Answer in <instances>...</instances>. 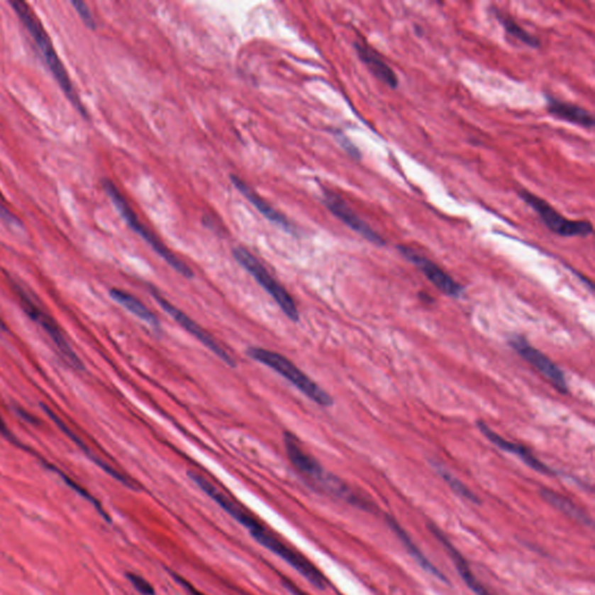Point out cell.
I'll return each mask as SVG.
<instances>
[{
  "label": "cell",
  "instance_id": "cell-1",
  "mask_svg": "<svg viewBox=\"0 0 595 595\" xmlns=\"http://www.w3.org/2000/svg\"><path fill=\"white\" fill-rule=\"evenodd\" d=\"M10 5L19 18L20 21L23 23V26L26 27L29 34L32 36V39L35 42V45H38V48L41 52L42 57L45 60V65L55 78L62 91L65 92L67 98L70 100V103L74 105V109L81 113L82 116L87 118V111L84 109L81 99L78 98L77 94H76L72 82L69 77L68 71L65 70V65L56 54L52 42L49 39L45 27L42 26L40 20L36 18L35 14L33 13L30 7L26 3L12 0V1H10Z\"/></svg>",
  "mask_w": 595,
  "mask_h": 595
},
{
  "label": "cell",
  "instance_id": "cell-2",
  "mask_svg": "<svg viewBox=\"0 0 595 595\" xmlns=\"http://www.w3.org/2000/svg\"><path fill=\"white\" fill-rule=\"evenodd\" d=\"M101 185H103L105 194L110 198L116 211L120 213V216L125 220L129 228L132 229L133 232H135L140 238H143L145 243L182 277L187 278V279L194 278V274L192 269L167 248V245L145 223L140 221L136 213L133 211L128 201L125 199V196L120 192L116 184L111 180L104 179Z\"/></svg>",
  "mask_w": 595,
  "mask_h": 595
},
{
  "label": "cell",
  "instance_id": "cell-3",
  "mask_svg": "<svg viewBox=\"0 0 595 595\" xmlns=\"http://www.w3.org/2000/svg\"><path fill=\"white\" fill-rule=\"evenodd\" d=\"M245 354L255 362L270 367L271 370L277 372L299 392L303 393L304 396H307L313 402H316V405L321 407H330L334 404L332 396L326 392L322 387H318L314 380L311 379L304 371L300 370L299 367L291 362L287 356L260 347H248Z\"/></svg>",
  "mask_w": 595,
  "mask_h": 595
},
{
  "label": "cell",
  "instance_id": "cell-4",
  "mask_svg": "<svg viewBox=\"0 0 595 595\" xmlns=\"http://www.w3.org/2000/svg\"><path fill=\"white\" fill-rule=\"evenodd\" d=\"M233 256L235 261L245 269L251 277L257 282L258 285L263 289L269 296L277 304L280 311L292 322L299 321L300 314L298 306L293 299L290 292L269 272L250 251L242 247L233 249Z\"/></svg>",
  "mask_w": 595,
  "mask_h": 595
},
{
  "label": "cell",
  "instance_id": "cell-5",
  "mask_svg": "<svg viewBox=\"0 0 595 595\" xmlns=\"http://www.w3.org/2000/svg\"><path fill=\"white\" fill-rule=\"evenodd\" d=\"M249 533L257 543L262 547L271 551L272 554L279 557L280 560L287 562L291 567L300 573L307 582H311L318 589H327V580L316 567L311 563L305 556L294 550L290 545L284 543L277 536H274L270 530L262 525L261 522L256 521L248 528Z\"/></svg>",
  "mask_w": 595,
  "mask_h": 595
},
{
  "label": "cell",
  "instance_id": "cell-6",
  "mask_svg": "<svg viewBox=\"0 0 595 595\" xmlns=\"http://www.w3.org/2000/svg\"><path fill=\"white\" fill-rule=\"evenodd\" d=\"M11 287L18 296L20 301V306L23 307V311L26 313L29 318H32L33 321L38 323L52 340V343L57 347L58 352L62 357L67 360V363L70 364L71 367L76 369V370H83L84 365L82 360L78 358L77 355L71 349L68 341L65 340V336L62 334L61 328L58 327L55 320L49 316L48 313L45 312V309L42 308L39 304H36L34 300L30 298L26 290H23V287H20L19 284L10 279Z\"/></svg>",
  "mask_w": 595,
  "mask_h": 595
},
{
  "label": "cell",
  "instance_id": "cell-7",
  "mask_svg": "<svg viewBox=\"0 0 595 595\" xmlns=\"http://www.w3.org/2000/svg\"><path fill=\"white\" fill-rule=\"evenodd\" d=\"M149 293L152 296V299L157 303V305L167 313V316L174 318V321L177 322L182 328L185 329L189 334L196 338L204 347H206L223 363L227 364L228 367H233V369L236 367L238 362H236L234 356L213 335L209 334L206 329H204L201 326L198 325L194 321V318L187 316V313L177 308L174 304H171L165 296H162L161 292L157 289H155L154 287H149Z\"/></svg>",
  "mask_w": 595,
  "mask_h": 595
},
{
  "label": "cell",
  "instance_id": "cell-8",
  "mask_svg": "<svg viewBox=\"0 0 595 595\" xmlns=\"http://www.w3.org/2000/svg\"><path fill=\"white\" fill-rule=\"evenodd\" d=\"M518 194L528 206L531 207L535 212L538 213V218L544 225L547 226V228L557 235L563 236V238H573V236L586 238L592 234L593 227L591 222L584 221V220L577 221V220L564 218L560 213L557 212L556 209L551 206L550 204H547L545 200L530 191L518 190Z\"/></svg>",
  "mask_w": 595,
  "mask_h": 595
},
{
  "label": "cell",
  "instance_id": "cell-9",
  "mask_svg": "<svg viewBox=\"0 0 595 595\" xmlns=\"http://www.w3.org/2000/svg\"><path fill=\"white\" fill-rule=\"evenodd\" d=\"M322 203L329 212L333 213V216L341 220L351 230L357 233L358 235L378 247L385 245V240L378 233L374 232L367 222L360 219L338 194L327 189H322Z\"/></svg>",
  "mask_w": 595,
  "mask_h": 595
},
{
  "label": "cell",
  "instance_id": "cell-10",
  "mask_svg": "<svg viewBox=\"0 0 595 595\" xmlns=\"http://www.w3.org/2000/svg\"><path fill=\"white\" fill-rule=\"evenodd\" d=\"M509 345L523 360H527L540 374H543L558 392L562 394L569 392L567 380L560 367L536 347L529 345L526 338L522 336H512L509 340Z\"/></svg>",
  "mask_w": 595,
  "mask_h": 595
},
{
  "label": "cell",
  "instance_id": "cell-11",
  "mask_svg": "<svg viewBox=\"0 0 595 595\" xmlns=\"http://www.w3.org/2000/svg\"><path fill=\"white\" fill-rule=\"evenodd\" d=\"M283 444L287 458L290 460L293 467L304 477L306 482H308L314 487H318L327 473L323 470L321 464L307 452L299 438L290 431L284 433Z\"/></svg>",
  "mask_w": 595,
  "mask_h": 595
},
{
  "label": "cell",
  "instance_id": "cell-12",
  "mask_svg": "<svg viewBox=\"0 0 595 595\" xmlns=\"http://www.w3.org/2000/svg\"><path fill=\"white\" fill-rule=\"evenodd\" d=\"M396 248L406 260L414 264L418 270L425 274V277L442 293L452 298H458L462 294L463 287L455 282L447 272H444L438 264H435L434 262H431L430 260L422 256L409 247L398 245Z\"/></svg>",
  "mask_w": 595,
  "mask_h": 595
},
{
  "label": "cell",
  "instance_id": "cell-13",
  "mask_svg": "<svg viewBox=\"0 0 595 595\" xmlns=\"http://www.w3.org/2000/svg\"><path fill=\"white\" fill-rule=\"evenodd\" d=\"M230 180H232L233 185L235 187L236 190L240 191L245 199L248 200L249 203L257 209L258 212L261 213L265 219L272 222L274 225L278 226L279 228L283 229L289 234L296 235V229L292 222L287 219V216H283L282 213L278 212L277 209L271 206L270 204L267 203V200H264L257 192H255L248 184L245 183V180H242L235 174L230 176Z\"/></svg>",
  "mask_w": 595,
  "mask_h": 595
},
{
  "label": "cell",
  "instance_id": "cell-14",
  "mask_svg": "<svg viewBox=\"0 0 595 595\" xmlns=\"http://www.w3.org/2000/svg\"><path fill=\"white\" fill-rule=\"evenodd\" d=\"M428 529L431 534L436 538V540H438V542L442 544V547L445 549L447 555L451 557L455 567L460 573V576L462 577V579L467 584V587L472 592L476 593L477 595H494L491 591H489V589L484 585L483 582L477 579V577L473 574L465 558L460 554V551L457 550L450 540H447V536L436 526L431 525V523H429Z\"/></svg>",
  "mask_w": 595,
  "mask_h": 595
},
{
  "label": "cell",
  "instance_id": "cell-15",
  "mask_svg": "<svg viewBox=\"0 0 595 595\" xmlns=\"http://www.w3.org/2000/svg\"><path fill=\"white\" fill-rule=\"evenodd\" d=\"M478 428L482 431V434L485 436L491 443L494 444L499 449L509 452V454L518 456L523 463L527 464L528 467L534 469L538 472L544 473V474H555V471L550 467H547L545 464L542 463L538 460L534 455L531 454V451L527 447H523L522 444L514 443V442L507 441L505 438H501L500 435L496 434V431L487 427L484 422H478Z\"/></svg>",
  "mask_w": 595,
  "mask_h": 595
},
{
  "label": "cell",
  "instance_id": "cell-16",
  "mask_svg": "<svg viewBox=\"0 0 595 595\" xmlns=\"http://www.w3.org/2000/svg\"><path fill=\"white\" fill-rule=\"evenodd\" d=\"M354 47L360 61L367 65V68L370 70L371 74H374L378 81L387 84V87H391V89L398 87L399 81H398L396 72L387 65V62L384 61L382 56L376 50H374L364 42H355Z\"/></svg>",
  "mask_w": 595,
  "mask_h": 595
},
{
  "label": "cell",
  "instance_id": "cell-17",
  "mask_svg": "<svg viewBox=\"0 0 595 595\" xmlns=\"http://www.w3.org/2000/svg\"><path fill=\"white\" fill-rule=\"evenodd\" d=\"M43 409H45V413H48L49 416L52 418V421L55 422L58 428L61 429V430L63 431L67 436H69V438H71V440L74 441V443L77 444L78 447H81L82 450H83L84 454L87 455V456L89 457L92 462L97 464L100 469H103L107 474H110L111 477H113V478L118 480L119 483L125 485L126 487L134 489V491H139L140 486L138 485V483L134 482L130 477L127 476L125 473L120 472L119 470H116V467H113L112 465L106 463L105 460H101V458H99L98 456H96V455L94 454V451H91L90 449L87 447V444L84 443L81 438H78L77 435L72 433V431H71L70 429L65 426V422L62 421L61 418H58L57 416H56L55 414L50 411V409L47 408V407H43Z\"/></svg>",
  "mask_w": 595,
  "mask_h": 595
},
{
  "label": "cell",
  "instance_id": "cell-18",
  "mask_svg": "<svg viewBox=\"0 0 595 595\" xmlns=\"http://www.w3.org/2000/svg\"><path fill=\"white\" fill-rule=\"evenodd\" d=\"M545 98L547 113L557 119L564 120L567 123L580 126L584 128L592 129L594 127V116L585 109L578 105L565 103L563 100L557 99L551 96H547Z\"/></svg>",
  "mask_w": 595,
  "mask_h": 595
},
{
  "label": "cell",
  "instance_id": "cell-19",
  "mask_svg": "<svg viewBox=\"0 0 595 595\" xmlns=\"http://www.w3.org/2000/svg\"><path fill=\"white\" fill-rule=\"evenodd\" d=\"M387 523L389 525V529L394 533L396 538H399L402 545L405 547L407 552L413 557V560H416V563L421 567V569H425L426 572L429 573L431 576L436 578V579L441 580V582H447V579L444 578L443 573L435 567L434 564L431 563L430 560L423 555L418 545L413 542L412 538H409V535L406 533L405 529L389 515H387Z\"/></svg>",
  "mask_w": 595,
  "mask_h": 595
},
{
  "label": "cell",
  "instance_id": "cell-20",
  "mask_svg": "<svg viewBox=\"0 0 595 595\" xmlns=\"http://www.w3.org/2000/svg\"><path fill=\"white\" fill-rule=\"evenodd\" d=\"M110 296L116 303L123 306V308L127 309L129 313H132L133 316L145 322L152 328L160 330L161 322L158 320L157 316L135 296L120 289H112L110 291Z\"/></svg>",
  "mask_w": 595,
  "mask_h": 595
},
{
  "label": "cell",
  "instance_id": "cell-21",
  "mask_svg": "<svg viewBox=\"0 0 595 595\" xmlns=\"http://www.w3.org/2000/svg\"><path fill=\"white\" fill-rule=\"evenodd\" d=\"M540 494L547 504L554 506L555 508L558 509L564 514H567V516L576 520L577 522H579L582 525L589 526V527L592 526V520L589 515L586 514L576 504H573L567 496H562L560 493L555 492L552 489H540Z\"/></svg>",
  "mask_w": 595,
  "mask_h": 595
},
{
  "label": "cell",
  "instance_id": "cell-22",
  "mask_svg": "<svg viewBox=\"0 0 595 595\" xmlns=\"http://www.w3.org/2000/svg\"><path fill=\"white\" fill-rule=\"evenodd\" d=\"M494 14H496V18L499 23L505 28L506 33L508 35L513 36L514 39L521 41L522 43H525V45L530 47V48H540V41L536 36L527 32L526 29L522 28L520 25L515 23L514 20L511 19L508 16H504V14L500 13L498 11L494 10Z\"/></svg>",
  "mask_w": 595,
  "mask_h": 595
},
{
  "label": "cell",
  "instance_id": "cell-23",
  "mask_svg": "<svg viewBox=\"0 0 595 595\" xmlns=\"http://www.w3.org/2000/svg\"><path fill=\"white\" fill-rule=\"evenodd\" d=\"M433 467H434L436 472L441 476L442 479L447 484V486L456 493L457 496H460V498L465 499L472 504H479V498L465 484L462 483L454 474H451L445 467H442L441 464L433 463Z\"/></svg>",
  "mask_w": 595,
  "mask_h": 595
},
{
  "label": "cell",
  "instance_id": "cell-24",
  "mask_svg": "<svg viewBox=\"0 0 595 595\" xmlns=\"http://www.w3.org/2000/svg\"><path fill=\"white\" fill-rule=\"evenodd\" d=\"M126 577H127V579L130 582L133 587H134V589H135L140 594L155 595L154 586H152L148 580H145V578H142L141 576L135 574V573H127Z\"/></svg>",
  "mask_w": 595,
  "mask_h": 595
},
{
  "label": "cell",
  "instance_id": "cell-25",
  "mask_svg": "<svg viewBox=\"0 0 595 595\" xmlns=\"http://www.w3.org/2000/svg\"><path fill=\"white\" fill-rule=\"evenodd\" d=\"M71 5L74 6L79 18L83 20L85 26L89 27L90 29H96L97 25H96L94 16L91 13L90 9H89L87 4L83 3V1H79V0H72Z\"/></svg>",
  "mask_w": 595,
  "mask_h": 595
},
{
  "label": "cell",
  "instance_id": "cell-26",
  "mask_svg": "<svg viewBox=\"0 0 595 595\" xmlns=\"http://www.w3.org/2000/svg\"><path fill=\"white\" fill-rule=\"evenodd\" d=\"M335 136H336V140H338V143H340V145H341L342 148H343V150H345V152H347L350 157L355 158V160H360V156H362L360 150H358L357 147H356V145H355L350 140L347 139L345 134H342L341 132H338L335 134Z\"/></svg>",
  "mask_w": 595,
  "mask_h": 595
},
{
  "label": "cell",
  "instance_id": "cell-27",
  "mask_svg": "<svg viewBox=\"0 0 595 595\" xmlns=\"http://www.w3.org/2000/svg\"><path fill=\"white\" fill-rule=\"evenodd\" d=\"M0 219L6 222L7 225L21 226V221L14 216L13 213L10 212V209L7 208L1 201H0Z\"/></svg>",
  "mask_w": 595,
  "mask_h": 595
},
{
  "label": "cell",
  "instance_id": "cell-28",
  "mask_svg": "<svg viewBox=\"0 0 595 595\" xmlns=\"http://www.w3.org/2000/svg\"><path fill=\"white\" fill-rule=\"evenodd\" d=\"M282 580H283V585L285 586V587H287V589H289L293 595H309L307 594L305 591H303V589H300L296 584H293L291 580L287 579V578H283Z\"/></svg>",
  "mask_w": 595,
  "mask_h": 595
},
{
  "label": "cell",
  "instance_id": "cell-29",
  "mask_svg": "<svg viewBox=\"0 0 595 595\" xmlns=\"http://www.w3.org/2000/svg\"><path fill=\"white\" fill-rule=\"evenodd\" d=\"M0 433H1V434H3L4 436H5V438H9L10 441L18 442L16 441V438H13L12 434H11V431L9 430V428H7L6 425H5V422H4L3 418H1V416H0Z\"/></svg>",
  "mask_w": 595,
  "mask_h": 595
},
{
  "label": "cell",
  "instance_id": "cell-30",
  "mask_svg": "<svg viewBox=\"0 0 595 595\" xmlns=\"http://www.w3.org/2000/svg\"><path fill=\"white\" fill-rule=\"evenodd\" d=\"M0 327H3V328H5V327H4L3 322L1 321H0Z\"/></svg>",
  "mask_w": 595,
  "mask_h": 595
}]
</instances>
